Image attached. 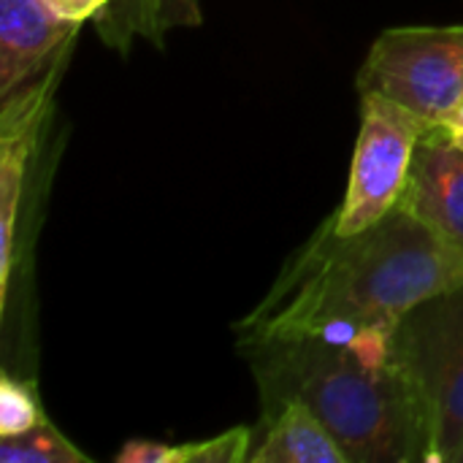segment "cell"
Returning <instances> with one entry per match:
<instances>
[{
    "label": "cell",
    "instance_id": "cell-1",
    "mask_svg": "<svg viewBox=\"0 0 463 463\" xmlns=\"http://www.w3.org/2000/svg\"><path fill=\"white\" fill-rule=\"evenodd\" d=\"M463 285V250L396 206L361 233L331 217L285 269L266 301L239 323V347L279 339H350L396 328L420 301Z\"/></svg>",
    "mask_w": 463,
    "mask_h": 463
},
{
    "label": "cell",
    "instance_id": "cell-2",
    "mask_svg": "<svg viewBox=\"0 0 463 463\" xmlns=\"http://www.w3.org/2000/svg\"><path fill=\"white\" fill-rule=\"evenodd\" d=\"M252 364L266 415L304 402L350 463H426V429L393 355V328L350 339H279L239 347Z\"/></svg>",
    "mask_w": 463,
    "mask_h": 463
},
{
    "label": "cell",
    "instance_id": "cell-3",
    "mask_svg": "<svg viewBox=\"0 0 463 463\" xmlns=\"http://www.w3.org/2000/svg\"><path fill=\"white\" fill-rule=\"evenodd\" d=\"M393 355L423 418L426 463H453L463 445V285L396 323Z\"/></svg>",
    "mask_w": 463,
    "mask_h": 463
},
{
    "label": "cell",
    "instance_id": "cell-4",
    "mask_svg": "<svg viewBox=\"0 0 463 463\" xmlns=\"http://www.w3.org/2000/svg\"><path fill=\"white\" fill-rule=\"evenodd\" d=\"M358 92H380L434 128L463 95V24L383 30L358 71Z\"/></svg>",
    "mask_w": 463,
    "mask_h": 463
},
{
    "label": "cell",
    "instance_id": "cell-5",
    "mask_svg": "<svg viewBox=\"0 0 463 463\" xmlns=\"http://www.w3.org/2000/svg\"><path fill=\"white\" fill-rule=\"evenodd\" d=\"M431 130L412 109L380 95L361 92V130L342 206L331 214L336 233H361L391 214L407 187L420 138Z\"/></svg>",
    "mask_w": 463,
    "mask_h": 463
},
{
    "label": "cell",
    "instance_id": "cell-6",
    "mask_svg": "<svg viewBox=\"0 0 463 463\" xmlns=\"http://www.w3.org/2000/svg\"><path fill=\"white\" fill-rule=\"evenodd\" d=\"M60 60L46 71V79L24 84L16 92L3 98L0 114V304L5 307L11 271H14V247H16V220L24 190L27 163L41 133L46 100L57 76Z\"/></svg>",
    "mask_w": 463,
    "mask_h": 463
},
{
    "label": "cell",
    "instance_id": "cell-7",
    "mask_svg": "<svg viewBox=\"0 0 463 463\" xmlns=\"http://www.w3.org/2000/svg\"><path fill=\"white\" fill-rule=\"evenodd\" d=\"M404 212L463 250V149L434 128L420 138L404 195Z\"/></svg>",
    "mask_w": 463,
    "mask_h": 463
},
{
    "label": "cell",
    "instance_id": "cell-8",
    "mask_svg": "<svg viewBox=\"0 0 463 463\" xmlns=\"http://www.w3.org/2000/svg\"><path fill=\"white\" fill-rule=\"evenodd\" d=\"M76 27L43 0H0V95L16 92L41 73Z\"/></svg>",
    "mask_w": 463,
    "mask_h": 463
},
{
    "label": "cell",
    "instance_id": "cell-9",
    "mask_svg": "<svg viewBox=\"0 0 463 463\" xmlns=\"http://www.w3.org/2000/svg\"><path fill=\"white\" fill-rule=\"evenodd\" d=\"M250 463H350L326 423L298 399L266 415V434Z\"/></svg>",
    "mask_w": 463,
    "mask_h": 463
},
{
    "label": "cell",
    "instance_id": "cell-10",
    "mask_svg": "<svg viewBox=\"0 0 463 463\" xmlns=\"http://www.w3.org/2000/svg\"><path fill=\"white\" fill-rule=\"evenodd\" d=\"M90 461L54 426L41 423L19 437H0V463H84Z\"/></svg>",
    "mask_w": 463,
    "mask_h": 463
},
{
    "label": "cell",
    "instance_id": "cell-11",
    "mask_svg": "<svg viewBox=\"0 0 463 463\" xmlns=\"http://www.w3.org/2000/svg\"><path fill=\"white\" fill-rule=\"evenodd\" d=\"M46 423L38 396L30 383L0 374V437H19L35 426Z\"/></svg>",
    "mask_w": 463,
    "mask_h": 463
},
{
    "label": "cell",
    "instance_id": "cell-12",
    "mask_svg": "<svg viewBox=\"0 0 463 463\" xmlns=\"http://www.w3.org/2000/svg\"><path fill=\"white\" fill-rule=\"evenodd\" d=\"M250 453H252V431L247 426H239L203 442L174 445L171 463H241L250 461Z\"/></svg>",
    "mask_w": 463,
    "mask_h": 463
},
{
    "label": "cell",
    "instance_id": "cell-13",
    "mask_svg": "<svg viewBox=\"0 0 463 463\" xmlns=\"http://www.w3.org/2000/svg\"><path fill=\"white\" fill-rule=\"evenodd\" d=\"M174 445L149 442V439H130L117 453V463H171Z\"/></svg>",
    "mask_w": 463,
    "mask_h": 463
},
{
    "label": "cell",
    "instance_id": "cell-14",
    "mask_svg": "<svg viewBox=\"0 0 463 463\" xmlns=\"http://www.w3.org/2000/svg\"><path fill=\"white\" fill-rule=\"evenodd\" d=\"M62 22L81 24L92 16H98L111 0H43Z\"/></svg>",
    "mask_w": 463,
    "mask_h": 463
},
{
    "label": "cell",
    "instance_id": "cell-15",
    "mask_svg": "<svg viewBox=\"0 0 463 463\" xmlns=\"http://www.w3.org/2000/svg\"><path fill=\"white\" fill-rule=\"evenodd\" d=\"M434 130H437L439 136H445L450 144H456V146H461L463 149V95L458 98V103L434 125Z\"/></svg>",
    "mask_w": 463,
    "mask_h": 463
},
{
    "label": "cell",
    "instance_id": "cell-16",
    "mask_svg": "<svg viewBox=\"0 0 463 463\" xmlns=\"http://www.w3.org/2000/svg\"><path fill=\"white\" fill-rule=\"evenodd\" d=\"M453 463H463V445L458 448V453H456V458H453Z\"/></svg>",
    "mask_w": 463,
    "mask_h": 463
}]
</instances>
